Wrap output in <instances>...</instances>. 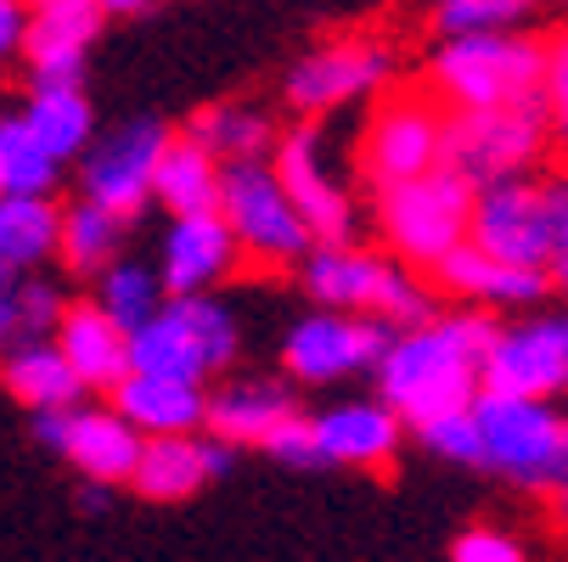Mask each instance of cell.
I'll list each match as a JSON object with an SVG mask.
<instances>
[{
  "label": "cell",
  "mask_w": 568,
  "mask_h": 562,
  "mask_svg": "<svg viewBox=\"0 0 568 562\" xmlns=\"http://www.w3.org/2000/svg\"><path fill=\"white\" fill-rule=\"evenodd\" d=\"M473 219V186L462 175H450L445 164L405 175L394 186H377V225L394 259L405 265H434L439 254H450Z\"/></svg>",
  "instance_id": "obj_7"
},
{
  "label": "cell",
  "mask_w": 568,
  "mask_h": 562,
  "mask_svg": "<svg viewBox=\"0 0 568 562\" xmlns=\"http://www.w3.org/2000/svg\"><path fill=\"white\" fill-rule=\"evenodd\" d=\"M97 276H102L97 304L119 320L124 333H135L141 320H146L158 304H164V276L146 270V265H135V259H113V265H102Z\"/></svg>",
  "instance_id": "obj_32"
},
{
  "label": "cell",
  "mask_w": 568,
  "mask_h": 562,
  "mask_svg": "<svg viewBox=\"0 0 568 562\" xmlns=\"http://www.w3.org/2000/svg\"><path fill=\"white\" fill-rule=\"evenodd\" d=\"M293 411V399L282 382H225L209 394L203 428L231 439V445H265V433Z\"/></svg>",
  "instance_id": "obj_26"
},
{
  "label": "cell",
  "mask_w": 568,
  "mask_h": 562,
  "mask_svg": "<svg viewBox=\"0 0 568 562\" xmlns=\"http://www.w3.org/2000/svg\"><path fill=\"white\" fill-rule=\"evenodd\" d=\"M535 0H439V34H478V29H518Z\"/></svg>",
  "instance_id": "obj_33"
},
{
  "label": "cell",
  "mask_w": 568,
  "mask_h": 562,
  "mask_svg": "<svg viewBox=\"0 0 568 562\" xmlns=\"http://www.w3.org/2000/svg\"><path fill=\"white\" fill-rule=\"evenodd\" d=\"M124 225H130V219H119V214L102 208L97 197L73 203V208L62 214V231H57V254H62V265L79 270V276H91V270L113 265L119 248H124Z\"/></svg>",
  "instance_id": "obj_29"
},
{
  "label": "cell",
  "mask_w": 568,
  "mask_h": 562,
  "mask_svg": "<svg viewBox=\"0 0 568 562\" xmlns=\"http://www.w3.org/2000/svg\"><path fill=\"white\" fill-rule=\"evenodd\" d=\"M113 406L152 439V433H197L203 428V406L209 394L192 377H170V371H124L113 382Z\"/></svg>",
  "instance_id": "obj_21"
},
{
  "label": "cell",
  "mask_w": 568,
  "mask_h": 562,
  "mask_svg": "<svg viewBox=\"0 0 568 562\" xmlns=\"http://www.w3.org/2000/svg\"><path fill=\"white\" fill-rule=\"evenodd\" d=\"M540 40L518 29H478L445 34L428 57V91L445 108H507L540 96Z\"/></svg>",
  "instance_id": "obj_3"
},
{
  "label": "cell",
  "mask_w": 568,
  "mask_h": 562,
  "mask_svg": "<svg viewBox=\"0 0 568 562\" xmlns=\"http://www.w3.org/2000/svg\"><path fill=\"white\" fill-rule=\"evenodd\" d=\"M551 186V208H557V225H551V254H546V276L551 287L568 293V175L562 181H546Z\"/></svg>",
  "instance_id": "obj_39"
},
{
  "label": "cell",
  "mask_w": 568,
  "mask_h": 562,
  "mask_svg": "<svg viewBox=\"0 0 568 562\" xmlns=\"http://www.w3.org/2000/svg\"><path fill=\"white\" fill-rule=\"evenodd\" d=\"M540 113H546L551 141L568 146V29L551 34L540 51Z\"/></svg>",
  "instance_id": "obj_35"
},
{
  "label": "cell",
  "mask_w": 568,
  "mask_h": 562,
  "mask_svg": "<svg viewBox=\"0 0 568 562\" xmlns=\"http://www.w3.org/2000/svg\"><path fill=\"white\" fill-rule=\"evenodd\" d=\"M18 276H23L18 265H7V259H0V287H18Z\"/></svg>",
  "instance_id": "obj_44"
},
{
  "label": "cell",
  "mask_w": 568,
  "mask_h": 562,
  "mask_svg": "<svg viewBox=\"0 0 568 562\" xmlns=\"http://www.w3.org/2000/svg\"><path fill=\"white\" fill-rule=\"evenodd\" d=\"M271 170H276V181L287 186V197H293V208L304 214V225H310L315 243H349V236H355V203H349V192L333 181L315 124H298V130H287L282 141H271Z\"/></svg>",
  "instance_id": "obj_14"
},
{
  "label": "cell",
  "mask_w": 568,
  "mask_h": 562,
  "mask_svg": "<svg viewBox=\"0 0 568 562\" xmlns=\"http://www.w3.org/2000/svg\"><path fill=\"white\" fill-rule=\"evenodd\" d=\"M186 135L197 146H209L220 164H236V157H271V119L254 113V108H236V102H220V108H203L192 113Z\"/></svg>",
  "instance_id": "obj_30"
},
{
  "label": "cell",
  "mask_w": 568,
  "mask_h": 562,
  "mask_svg": "<svg viewBox=\"0 0 568 562\" xmlns=\"http://www.w3.org/2000/svg\"><path fill=\"white\" fill-rule=\"evenodd\" d=\"M57 349L68 355V366L79 371L85 388H108L130 371V333L91 298V304H62L57 315Z\"/></svg>",
  "instance_id": "obj_20"
},
{
  "label": "cell",
  "mask_w": 568,
  "mask_h": 562,
  "mask_svg": "<svg viewBox=\"0 0 568 562\" xmlns=\"http://www.w3.org/2000/svg\"><path fill=\"white\" fill-rule=\"evenodd\" d=\"M546 495H551V523H557V534L568 540V467L557 472V484H551Z\"/></svg>",
  "instance_id": "obj_41"
},
{
  "label": "cell",
  "mask_w": 568,
  "mask_h": 562,
  "mask_svg": "<svg viewBox=\"0 0 568 562\" xmlns=\"http://www.w3.org/2000/svg\"><path fill=\"white\" fill-rule=\"evenodd\" d=\"M23 119L62 157V164L85 152L91 146V130H97V113H91V102H85V91H79V85H34Z\"/></svg>",
  "instance_id": "obj_28"
},
{
  "label": "cell",
  "mask_w": 568,
  "mask_h": 562,
  "mask_svg": "<svg viewBox=\"0 0 568 562\" xmlns=\"http://www.w3.org/2000/svg\"><path fill=\"white\" fill-rule=\"evenodd\" d=\"M57 231L62 208L51 203V192H0V259L7 265H45L57 254Z\"/></svg>",
  "instance_id": "obj_27"
},
{
  "label": "cell",
  "mask_w": 568,
  "mask_h": 562,
  "mask_svg": "<svg viewBox=\"0 0 568 562\" xmlns=\"http://www.w3.org/2000/svg\"><path fill=\"white\" fill-rule=\"evenodd\" d=\"M310 428H315V456L338 461V467H388L399 439H405V417L388 406L383 394L321 411Z\"/></svg>",
  "instance_id": "obj_19"
},
{
  "label": "cell",
  "mask_w": 568,
  "mask_h": 562,
  "mask_svg": "<svg viewBox=\"0 0 568 562\" xmlns=\"http://www.w3.org/2000/svg\"><path fill=\"white\" fill-rule=\"evenodd\" d=\"M551 186L529 181V175H507L473 192V219H467V243H478L484 254L513 259V265H546L551 254Z\"/></svg>",
  "instance_id": "obj_9"
},
{
  "label": "cell",
  "mask_w": 568,
  "mask_h": 562,
  "mask_svg": "<svg viewBox=\"0 0 568 562\" xmlns=\"http://www.w3.org/2000/svg\"><path fill=\"white\" fill-rule=\"evenodd\" d=\"M450 556L456 562H518L524 556V540H513L507 529H467V534H456V545H450Z\"/></svg>",
  "instance_id": "obj_37"
},
{
  "label": "cell",
  "mask_w": 568,
  "mask_h": 562,
  "mask_svg": "<svg viewBox=\"0 0 568 562\" xmlns=\"http://www.w3.org/2000/svg\"><path fill=\"white\" fill-rule=\"evenodd\" d=\"M412 428H417V439H423L434 456L462 461V467H473V461H478V417H473V406L434 411V417H423V422H412Z\"/></svg>",
  "instance_id": "obj_34"
},
{
  "label": "cell",
  "mask_w": 568,
  "mask_h": 562,
  "mask_svg": "<svg viewBox=\"0 0 568 562\" xmlns=\"http://www.w3.org/2000/svg\"><path fill=\"white\" fill-rule=\"evenodd\" d=\"M439 141H445V102L434 91H399L383 96V108L366 124L361 141V175L372 186H394L405 175H423L439 164Z\"/></svg>",
  "instance_id": "obj_11"
},
{
  "label": "cell",
  "mask_w": 568,
  "mask_h": 562,
  "mask_svg": "<svg viewBox=\"0 0 568 562\" xmlns=\"http://www.w3.org/2000/svg\"><path fill=\"white\" fill-rule=\"evenodd\" d=\"M484 388L557 399L568 394V315H535L518 327H496L484 355Z\"/></svg>",
  "instance_id": "obj_13"
},
{
  "label": "cell",
  "mask_w": 568,
  "mask_h": 562,
  "mask_svg": "<svg viewBox=\"0 0 568 562\" xmlns=\"http://www.w3.org/2000/svg\"><path fill=\"white\" fill-rule=\"evenodd\" d=\"M490 338H496V320L484 309H450L405 327L399 338H388V349L372 366L383 399L405 422H423L450 406H473V394L484 388Z\"/></svg>",
  "instance_id": "obj_1"
},
{
  "label": "cell",
  "mask_w": 568,
  "mask_h": 562,
  "mask_svg": "<svg viewBox=\"0 0 568 562\" xmlns=\"http://www.w3.org/2000/svg\"><path fill=\"white\" fill-rule=\"evenodd\" d=\"M97 7L119 18V12H141V7H152V0H97Z\"/></svg>",
  "instance_id": "obj_43"
},
{
  "label": "cell",
  "mask_w": 568,
  "mask_h": 562,
  "mask_svg": "<svg viewBox=\"0 0 568 562\" xmlns=\"http://www.w3.org/2000/svg\"><path fill=\"white\" fill-rule=\"evenodd\" d=\"M546 141H551V130H546L540 96L507 102V108H450L439 164L478 192V186L507 181V175H529L546 157Z\"/></svg>",
  "instance_id": "obj_6"
},
{
  "label": "cell",
  "mask_w": 568,
  "mask_h": 562,
  "mask_svg": "<svg viewBox=\"0 0 568 562\" xmlns=\"http://www.w3.org/2000/svg\"><path fill=\"white\" fill-rule=\"evenodd\" d=\"M562 7H568V0H562Z\"/></svg>",
  "instance_id": "obj_46"
},
{
  "label": "cell",
  "mask_w": 568,
  "mask_h": 562,
  "mask_svg": "<svg viewBox=\"0 0 568 562\" xmlns=\"http://www.w3.org/2000/svg\"><path fill=\"white\" fill-rule=\"evenodd\" d=\"M164 141H170V124H158V119H130L124 130L91 141L85 170H79L85 175V197H97L119 219H135L152 203V170H158Z\"/></svg>",
  "instance_id": "obj_15"
},
{
  "label": "cell",
  "mask_w": 568,
  "mask_h": 562,
  "mask_svg": "<svg viewBox=\"0 0 568 562\" xmlns=\"http://www.w3.org/2000/svg\"><path fill=\"white\" fill-rule=\"evenodd\" d=\"M209 478L214 472L203 461V439L197 433H152V439H141L130 484L146 501H186V495H197L209 484Z\"/></svg>",
  "instance_id": "obj_23"
},
{
  "label": "cell",
  "mask_w": 568,
  "mask_h": 562,
  "mask_svg": "<svg viewBox=\"0 0 568 562\" xmlns=\"http://www.w3.org/2000/svg\"><path fill=\"white\" fill-rule=\"evenodd\" d=\"M236 320L214 293H164V304L130 333V371H170L209 382L236 360Z\"/></svg>",
  "instance_id": "obj_5"
},
{
  "label": "cell",
  "mask_w": 568,
  "mask_h": 562,
  "mask_svg": "<svg viewBox=\"0 0 568 562\" xmlns=\"http://www.w3.org/2000/svg\"><path fill=\"white\" fill-rule=\"evenodd\" d=\"M388 320L355 315V309H315L293 320V333L282 344V360L298 382H338L355 371H372L377 355L388 349Z\"/></svg>",
  "instance_id": "obj_12"
},
{
  "label": "cell",
  "mask_w": 568,
  "mask_h": 562,
  "mask_svg": "<svg viewBox=\"0 0 568 562\" xmlns=\"http://www.w3.org/2000/svg\"><path fill=\"white\" fill-rule=\"evenodd\" d=\"M102 18L108 12L97 0H34L29 29H23V57H29L34 85H79Z\"/></svg>",
  "instance_id": "obj_17"
},
{
  "label": "cell",
  "mask_w": 568,
  "mask_h": 562,
  "mask_svg": "<svg viewBox=\"0 0 568 562\" xmlns=\"http://www.w3.org/2000/svg\"><path fill=\"white\" fill-rule=\"evenodd\" d=\"M260 450H271L276 461H293V467H315V461H321V456H315V428H310V417H298V411H287V417L265 433Z\"/></svg>",
  "instance_id": "obj_36"
},
{
  "label": "cell",
  "mask_w": 568,
  "mask_h": 562,
  "mask_svg": "<svg viewBox=\"0 0 568 562\" xmlns=\"http://www.w3.org/2000/svg\"><path fill=\"white\" fill-rule=\"evenodd\" d=\"M428 282L445 293V298H462V304H496V309H529L546 298L551 276L546 265H513V259H496L484 254L478 243H462L450 254H439L428 265Z\"/></svg>",
  "instance_id": "obj_16"
},
{
  "label": "cell",
  "mask_w": 568,
  "mask_h": 562,
  "mask_svg": "<svg viewBox=\"0 0 568 562\" xmlns=\"http://www.w3.org/2000/svg\"><path fill=\"white\" fill-rule=\"evenodd\" d=\"M220 214L236 236V248L254 265H298L310 254V225L293 208L287 186L276 181L271 157H236L220 170Z\"/></svg>",
  "instance_id": "obj_8"
},
{
  "label": "cell",
  "mask_w": 568,
  "mask_h": 562,
  "mask_svg": "<svg viewBox=\"0 0 568 562\" xmlns=\"http://www.w3.org/2000/svg\"><path fill=\"white\" fill-rule=\"evenodd\" d=\"M394 79V51L388 40L377 34H349V40H333L310 51L304 62H293L287 73V102L293 113L304 119H321V113H338L361 96H377Z\"/></svg>",
  "instance_id": "obj_10"
},
{
  "label": "cell",
  "mask_w": 568,
  "mask_h": 562,
  "mask_svg": "<svg viewBox=\"0 0 568 562\" xmlns=\"http://www.w3.org/2000/svg\"><path fill=\"white\" fill-rule=\"evenodd\" d=\"M220 157L209 146H197L192 135H170L164 152H158V170H152V197L164 203L170 214H203L220 208Z\"/></svg>",
  "instance_id": "obj_25"
},
{
  "label": "cell",
  "mask_w": 568,
  "mask_h": 562,
  "mask_svg": "<svg viewBox=\"0 0 568 562\" xmlns=\"http://www.w3.org/2000/svg\"><path fill=\"white\" fill-rule=\"evenodd\" d=\"M0 382H7L12 399H23L29 411H68L85 399V382H79V371L68 366V355L57 344H12L7 366H0Z\"/></svg>",
  "instance_id": "obj_24"
},
{
  "label": "cell",
  "mask_w": 568,
  "mask_h": 562,
  "mask_svg": "<svg viewBox=\"0 0 568 562\" xmlns=\"http://www.w3.org/2000/svg\"><path fill=\"white\" fill-rule=\"evenodd\" d=\"M12 338H18V298H12V287H0V349Z\"/></svg>",
  "instance_id": "obj_42"
},
{
  "label": "cell",
  "mask_w": 568,
  "mask_h": 562,
  "mask_svg": "<svg viewBox=\"0 0 568 562\" xmlns=\"http://www.w3.org/2000/svg\"><path fill=\"white\" fill-rule=\"evenodd\" d=\"M0 192H7V175H0Z\"/></svg>",
  "instance_id": "obj_45"
},
{
  "label": "cell",
  "mask_w": 568,
  "mask_h": 562,
  "mask_svg": "<svg viewBox=\"0 0 568 562\" xmlns=\"http://www.w3.org/2000/svg\"><path fill=\"white\" fill-rule=\"evenodd\" d=\"M236 259H242V248L220 208L175 214L164 254H158V276H164V293H214L236 270Z\"/></svg>",
  "instance_id": "obj_18"
},
{
  "label": "cell",
  "mask_w": 568,
  "mask_h": 562,
  "mask_svg": "<svg viewBox=\"0 0 568 562\" xmlns=\"http://www.w3.org/2000/svg\"><path fill=\"white\" fill-rule=\"evenodd\" d=\"M12 298H18V327H23V333H45V327H57L62 298H57L51 282H23V287H12Z\"/></svg>",
  "instance_id": "obj_38"
},
{
  "label": "cell",
  "mask_w": 568,
  "mask_h": 562,
  "mask_svg": "<svg viewBox=\"0 0 568 562\" xmlns=\"http://www.w3.org/2000/svg\"><path fill=\"white\" fill-rule=\"evenodd\" d=\"M141 428L113 406V411H68V433H62V456L97 478V484H130L135 456H141Z\"/></svg>",
  "instance_id": "obj_22"
},
{
  "label": "cell",
  "mask_w": 568,
  "mask_h": 562,
  "mask_svg": "<svg viewBox=\"0 0 568 562\" xmlns=\"http://www.w3.org/2000/svg\"><path fill=\"white\" fill-rule=\"evenodd\" d=\"M23 29H29V7L23 0H0V62L23 51Z\"/></svg>",
  "instance_id": "obj_40"
},
{
  "label": "cell",
  "mask_w": 568,
  "mask_h": 562,
  "mask_svg": "<svg viewBox=\"0 0 568 562\" xmlns=\"http://www.w3.org/2000/svg\"><path fill=\"white\" fill-rule=\"evenodd\" d=\"M62 157L29 130V119H0V175H7V192H51L57 186Z\"/></svg>",
  "instance_id": "obj_31"
},
{
  "label": "cell",
  "mask_w": 568,
  "mask_h": 562,
  "mask_svg": "<svg viewBox=\"0 0 568 562\" xmlns=\"http://www.w3.org/2000/svg\"><path fill=\"white\" fill-rule=\"evenodd\" d=\"M478 417V467L513 478L518 490H551L557 472L568 467V417L551 411L546 399L478 388L473 394Z\"/></svg>",
  "instance_id": "obj_4"
},
{
  "label": "cell",
  "mask_w": 568,
  "mask_h": 562,
  "mask_svg": "<svg viewBox=\"0 0 568 562\" xmlns=\"http://www.w3.org/2000/svg\"><path fill=\"white\" fill-rule=\"evenodd\" d=\"M304 265V293L321 309H355V315H377L388 327H417L434 315V293L428 282L412 276V265L394 254H372L355 243H310Z\"/></svg>",
  "instance_id": "obj_2"
}]
</instances>
